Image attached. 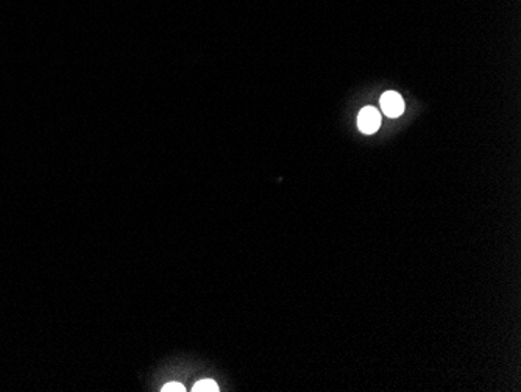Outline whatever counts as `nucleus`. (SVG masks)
Wrapping results in <instances>:
<instances>
[{"instance_id":"3","label":"nucleus","mask_w":521,"mask_h":392,"mask_svg":"<svg viewBox=\"0 0 521 392\" xmlns=\"http://www.w3.org/2000/svg\"><path fill=\"white\" fill-rule=\"evenodd\" d=\"M192 391H194V392H217L219 386H217V383L214 382V380L206 378V380H202V382L195 383Z\"/></svg>"},{"instance_id":"4","label":"nucleus","mask_w":521,"mask_h":392,"mask_svg":"<svg viewBox=\"0 0 521 392\" xmlns=\"http://www.w3.org/2000/svg\"><path fill=\"white\" fill-rule=\"evenodd\" d=\"M162 392H184L186 391V388H184V386L183 384H181V383H167V384H164L162 386V389H161Z\"/></svg>"},{"instance_id":"2","label":"nucleus","mask_w":521,"mask_h":392,"mask_svg":"<svg viewBox=\"0 0 521 392\" xmlns=\"http://www.w3.org/2000/svg\"><path fill=\"white\" fill-rule=\"evenodd\" d=\"M379 102H381L383 113L387 116V118L395 119L400 118V116L405 113V102H403V97L395 91L384 92Z\"/></svg>"},{"instance_id":"1","label":"nucleus","mask_w":521,"mask_h":392,"mask_svg":"<svg viewBox=\"0 0 521 392\" xmlns=\"http://www.w3.org/2000/svg\"><path fill=\"white\" fill-rule=\"evenodd\" d=\"M379 125H381V114L379 111L373 107H365L361 110L358 116V127L362 133L373 134L378 132Z\"/></svg>"}]
</instances>
